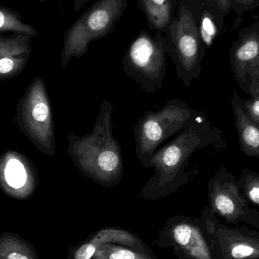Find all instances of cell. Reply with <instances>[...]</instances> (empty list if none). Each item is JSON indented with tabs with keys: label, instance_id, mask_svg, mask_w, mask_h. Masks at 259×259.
I'll list each match as a JSON object with an SVG mask.
<instances>
[{
	"label": "cell",
	"instance_id": "d6986e66",
	"mask_svg": "<svg viewBox=\"0 0 259 259\" xmlns=\"http://www.w3.org/2000/svg\"><path fill=\"white\" fill-rule=\"evenodd\" d=\"M15 33L30 35L36 37L37 30L23 21V17L19 12L0 6V33Z\"/></svg>",
	"mask_w": 259,
	"mask_h": 259
},
{
	"label": "cell",
	"instance_id": "5b68a950",
	"mask_svg": "<svg viewBox=\"0 0 259 259\" xmlns=\"http://www.w3.org/2000/svg\"><path fill=\"white\" fill-rule=\"evenodd\" d=\"M167 42L162 32L152 36L146 31L130 44L123 58V70L146 94L161 89L167 69Z\"/></svg>",
	"mask_w": 259,
	"mask_h": 259
},
{
	"label": "cell",
	"instance_id": "e0dca14e",
	"mask_svg": "<svg viewBox=\"0 0 259 259\" xmlns=\"http://www.w3.org/2000/svg\"><path fill=\"white\" fill-rule=\"evenodd\" d=\"M0 259H39L31 243L18 234H0Z\"/></svg>",
	"mask_w": 259,
	"mask_h": 259
},
{
	"label": "cell",
	"instance_id": "7a4b0ae2",
	"mask_svg": "<svg viewBox=\"0 0 259 259\" xmlns=\"http://www.w3.org/2000/svg\"><path fill=\"white\" fill-rule=\"evenodd\" d=\"M113 105L103 100L92 132L84 136L68 134L67 152L82 175L99 185H119L124 175V161L119 142L114 137Z\"/></svg>",
	"mask_w": 259,
	"mask_h": 259
},
{
	"label": "cell",
	"instance_id": "83f0119b",
	"mask_svg": "<svg viewBox=\"0 0 259 259\" xmlns=\"http://www.w3.org/2000/svg\"><path fill=\"white\" fill-rule=\"evenodd\" d=\"M46 0H39V3H44V2H45Z\"/></svg>",
	"mask_w": 259,
	"mask_h": 259
},
{
	"label": "cell",
	"instance_id": "30bf717a",
	"mask_svg": "<svg viewBox=\"0 0 259 259\" xmlns=\"http://www.w3.org/2000/svg\"><path fill=\"white\" fill-rule=\"evenodd\" d=\"M153 244L165 249L171 248L177 259H214L199 218L170 217L166 221Z\"/></svg>",
	"mask_w": 259,
	"mask_h": 259
},
{
	"label": "cell",
	"instance_id": "3957f363",
	"mask_svg": "<svg viewBox=\"0 0 259 259\" xmlns=\"http://www.w3.org/2000/svg\"><path fill=\"white\" fill-rule=\"evenodd\" d=\"M179 99H170L161 109L149 110L134 126L136 157L144 167H151V160L164 142L178 135L202 114Z\"/></svg>",
	"mask_w": 259,
	"mask_h": 259
},
{
	"label": "cell",
	"instance_id": "52a82bcc",
	"mask_svg": "<svg viewBox=\"0 0 259 259\" xmlns=\"http://www.w3.org/2000/svg\"><path fill=\"white\" fill-rule=\"evenodd\" d=\"M18 127L33 146L50 157L56 153L53 110L47 85L40 77H35L17 106Z\"/></svg>",
	"mask_w": 259,
	"mask_h": 259
},
{
	"label": "cell",
	"instance_id": "7402d4cb",
	"mask_svg": "<svg viewBox=\"0 0 259 259\" xmlns=\"http://www.w3.org/2000/svg\"><path fill=\"white\" fill-rule=\"evenodd\" d=\"M243 103L248 115L259 125V94L252 96L249 100H243Z\"/></svg>",
	"mask_w": 259,
	"mask_h": 259
},
{
	"label": "cell",
	"instance_id": "5bb4252c",
	"mask_svg": "<svg viewBox=\"0 0 259 259\" xmlns=\"http://www.w3.org/2000/svg\"><path fill=\"white\" fill-rule=\"evenodd\" d=\"M33 36L21 33H0V80L18 76L28 63Z\"/></svg>",
	"mask_w": 259,
	"mask_h": 259
},
{
	"label": "cell",
	"instance_id": "277c9868",
	"mask_svg": "<svg viewBox=\"0 0 259 259\" xmlns=\"http://www.w3.org/2000/svg\"><path fill=\"white\" fill-rule=\"evenodd\" d=\"M127 7V0H98L67 30L61 52L65 67L72 58L88 53L93 41L107 36L115 29Z\"/></svg>",
	"mask_w": 259,
	"mask_h": 259
},
{
	"label": "cell",
	"instance_id": "4fadbf2b",
	"mask_svg": "<svg viewBox=\"0 0 259 259\" xmlns=\"http://www.w3.org/2000/svg\"><path fill=\"white\" fill-rule=\"evenodd\" d=\"M105 243L122 245L146 252L152 251L139 236L121 228H106L92 233L86 240L69 248L67 259H91L99 246Z\"/></svg>",
	"mask_w": 259,
	"mask_h": 259
},
{
	"label": "cell",
	"instance_id": "44dd1931",
	"mask_svg": "<svg viewBox=\"0 0 259 259\" xmlns=\"http://www.w3.org/2000/svg\"><path fill=\"white\" fill-rule=\"evenodd\" d=\"M198 27L201 40L204 47L209 49L212 45L214 39L219 34V27L214 15L207 10L202 12Z\"/></svg>",
	"mask_w": 259,
	"mask_h": 259
},
{
	"label": "cell",
	"instance_id": "9c48e42d",
	"mask_svg": "<svg viewBox=\"0 0 259 259\" xmlns=\"http://www.w3.org/2000/svg\"><path fill=\"white\" fill-rule=\"evenodd\" d=\"M209 208L217 217L227 224L249 225L259 230V212L242 195L237 184V179L223 166L208 183Z\"/></svg>",
	"mask_w": 259,
	"mask_h": 259
},
{
	"label": "cell",
	"instance_id": "8992f818",
	"mask_svg": "<svg viewBox=\"0 0 259 259\" xmlns=\"http://www.w3.org/2000/svg\"><path fill=\"white\" fill-rule=\"evenodd\" d=\"M165 33L167 54L175 64L177 76L186 88H190L200 77L205 53L193 12L181 6Z\"/></svg>",
	"mask_w": 259,
	"mask_h": 259
},
{
	"label": "cell",
	"instance_id": "7c38bea8",
	"mask_svg": "<svg viewBox=\"0 0 259 259\" xmlns=\"http://www.w3.org/2000/svg\"><path fill=\"white\" fill-rule=\"evenodd\" d=\"M38 182L37 170L25 155L9 151L0 157V188L9 197L27 199Z\"/></svg>",
	"mask_w": 259,
	"mask_h": 259
},
{
	"label": "cell",
	"instance_id": "9a60e30c",
	"mask_svg": "<svg viewBox=\"0 0 259 259\" xmlns=\"http://www.w3.org/2000/svg\"><path fill=\"white\" fill-rule=\"evenodd\" d=\"M231 105L240 150L248 156L259 158V125L248 115L243 100L236 91L233 94Z\"/></svg>",
	"mask_w": 259,
	"mask_h": 259
},
{
	"label": "cell",
	"instance_id": "ba28073f",
	"mask_svg": "<svg viewBox=\"0 0 259 259\" xmlns=\"http://www.w3.org/2000/svg\"><path fill=\"white\" fill-rule=\"evenodd\" d=\"M199 219L213 258L259 259V230L225 225L208 206Z\"/></svg>",
	"mask_w": 259,
	"mask_h": 259
},
{
	"label": "cell",
	"instance_id": "ffe728a7",
	"mask_svg": "<svg viewBox=\"0 0 259 259\" xmlns=\"http://www.w3.org/2000/svg\"><path fill=\"white\" fill-rule=\"evenodd\" d=\"M237 184L246 200L259 206V174L245 169L237 180Z\"/></svg>",
	"mask_w": 259,
	"mask_h": 259
},
{
	"label": "cell",
	"instance_id": "4316f807",
	"mask_svg": "<svg viewBox=\"0 0 259 259\" xmlns=\"http://www.w3.org/2000/svg\"><path fill=\"white\" fill-rule=\"evenodd\" d=\"M91 0H84V6L87 4V3H89Z\"/></svg>",
	"mask_w": 259,
	"mask_h": 259
},
{
	"label": "cell",
	"instance_id": "d4e9b609",
	"mask_svg": "<svg viewBox=\"0 0 259 259\" xmlns=\"http://www.w3.org/2000/svg\"><path fill=\"white\" fill-rule=\"evenodd\" d=\"M74 12H78L80 9H81L84 6V0H74Z\"/></svg>",
	"mask_w": 259,
	"mask_h": 259
},
{
	"label": "cell",
	"instance_id": "f1b7e54d",
	"mask_svg": "<svg viewBox=\"0 0 259 259\" xmlns=\"http://www.w3.org/2000/svg\"><path fill=\"white\" fill-rule=\"evenodd\" d=\"M0 117H1V115H0Z\"/></svg>",
	"mask_w": 259,
	"mask_h": 259
},
{
	"label": "cell",
	"instance_id": "2e32d148",
	"mask_svg": "<svg viewBox=\"0 0 259 259\" xmlns=\"http://www.w3.org/2000/svg\"><path fill=\"white\" fill-rule=\"evenodd\" d=\"M149 27L157 31L165 32L173 21L172 0H140Z\"/></svg>",
	"mask_w": 259,
	"mask_h": 259
},
{
	"label": "cell",
	"instance_id": "484cf974",
	"mask_svg": "<svg viewBox=\"0 0 259 259\" xmlns=\"http://www.w3.org/2000/svg\"><path fill=\"white\" fill-rule=\"evenodd\" d=\"M172 3H173L174 6L175 7L178 4V0H172Z\"/></svg>",
	"mask_w": 259,
	"mask_h": 259
},
{
	"label": "cell",
	"instance_id": "8fae6325",
	"mask_svg": "<svg viewBox=\"0 0 259 259\" xmlns=\"http://www.w3.org/2000/svg\"><path fill=\"white\" fill-rule=\"evenodd\" d=\"M230 65L236 81L250 97L259 94V23L243 29L230 53Z\"/></svg>",
	"mask_w": 259,
	"mask_h": 259
},
{
	"label": "cell",
	"instance_id": "cb8c5ba5",
	"mask_svg": "<svg viewBox=\"0 0 259 259\" xmlns=\"http://www.w3.org/2000/svg\"><path fill=\"white\" fill-rule=\"evenodd\" d=\"M214 1L219 12H222L224 15L228 14L232 8L231 0H214Z\"/></svg>",
	"mask_w": 259,
	"mask_h": 259
},
{
	"label": "cell",
	"instance_id": "ac0fdd59",
	"mask_svg": "<svg viewBox=\"0 0 259 259\" xmlns=\"http://www.w3.org/2000/svg\"><path fill=\"white\" fill-rule=\"evenodd\" d=\"M91 259H158L152 251L146 252L115 243L100 245Z\"/></svg>",
	"mask_w": 259,
	"mask_h": 259
},
{
	"label": "cell",
	"instance_id": "603a6c76",
	"mask_svg": "<svg viewBox=\"0 0 259 259\" xmlns=\"http://www.w3.org/2000/svg\"><path fill=\"white\" fill-rule=\"evenodd\" d=\"M231 1H232V8H235L237 6V11L241 13L245 11L255 9L259 5V0H231Z\"/></svg>",
	"mask_w": 259,
	"mask_h": 259
},
{
	"label": "cell",
	"instance_id": "6da1fadb",
	"mask_svg": "<svg viewBox=\"0 0 259 259\" xmlns=\"http://www.w3.org/2000/svg\"><path fill=\"white\" fill-rule=\"evenodd\" d=\"M222 143V131L213 127L202 113L194 122L161 146L151 160L154 173L140 190L141 197L158 200L176 193L188 184L197 172L189 170L197 151Z\"/></svg>",
	"mask_w": 259,
	"mask_h": 259
}]
</instances>
